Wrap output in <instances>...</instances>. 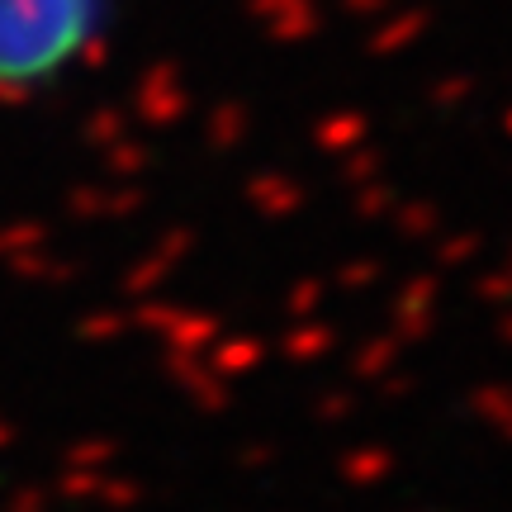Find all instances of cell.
I'll return each mask as SVG.
<instances>
[{
  "label": "cell",
  "mask_w": 512,
  "mask_h": 512,
  "mask_svg": "<svg viewBox=\"0 0 512 512\" xmlns=\"http://www.w3.org/2000/svg\"><path fill=\"white\" fill-rule=\"evenodd\" d=\"M86 0H0V72H43L81 34Z\"/></svg>",
  "instance_id": "cell-1"
}]
</instances>
